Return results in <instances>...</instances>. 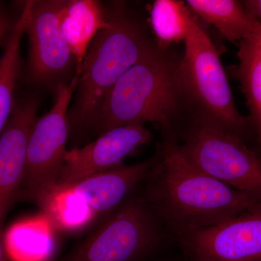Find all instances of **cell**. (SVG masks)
<instances>
[{
  "label": "cell",
  "mask_w": 261,
  "mask_h": 261,
  "mask_svg": "<svg viewBox=\"0 0 261 261\" xmlns=\"http://www.w3.org/2000/svg\"><path fill=\"white\" fill-rule=\"evenodd\" d=\"M106 10L109 25L94 37L81 68L75 102L68 112L70 135L94 128L115 84L155 45L121 3Z\"/></svg>",
  "instance_id": "obj_3"
},
{
  "label": "cell",
  "mask_w": 261,
  "mask_h": 261,
  "mask_svg": "<svg viewBox=\"0 0 261 261\" xmlns=\"http://www.w3.org/2000/svg\"><path fill=\"white\" fill-rule=\"evenodd\" d=\"M179 73L192 112L217 122L243 139L249 120L239 112L219 51L188 9Z\"/></svg>",
  "instance_id": "obj_5"
},
{
  "label": "cell",
  "mask_w": 261,
  "mask_h": 261,
  "mask_svg": "<svg viewBox=\"0 0 261 261\" xmlns=\"http://www.w3.org/2000/svg\"><path fill=\"white\" fill-rule=\"evenodd\" d=\"M179 61L155 44L108 93L94 126L99 135L116 127L146 122L159 124L163 135H176L183 113L190 109Z\"/></svg>",
  "instance_id": "obj_2"
},
{
  "label": "cell",
  "mask_w": 261,
  "mask_h": 261,
  "mask_svg": "<svg viewBox=\"0 0 261 261\" xmlns=\"http://www.w3.org/2000/svg\"><path fill=\"white\" fill-rule=\"evenodd\" d=\"M80 75L54 89L56 101L49 112L37 118L33 127L25 169L17 199L39 203L58 185L70 136L68 107L78 87Z\"/></svg>",
  "instance_id": "obj_7"
},
{
  "label": "cell",
  "mask_w": 261,
  "mask_h": 261,
  "mask_svg": "<svg viewBox=\"0 0 261 261\" xmlns=\"http://www.w3.org/2000/svg\"><path fill=\"white\" fill-rule=\"evenodd\" d=\"M14 24L15 22L13 23L10 15L0 5V42L8 32H11Z\"/></svg>",
  "instance_id": "obj_20"
},
{
  "label": "cell",
  "mask_w": 261,
  "mask_h": 261,
  "mask_svg": "<svg viewBox=\"0 0 261 261\" xmlns=\"http://www.w3.org/2000/svg\"><path fill=\"white\" fill-rule=\"evenodd\" d=\"M237 75L251 118L261 111V22L255 19L248 37L240 42Z\"/></svg>",
  "instance_id": "obj_18"
},
{
  "label": "cell",
  "mask_w": 261,
  "mask_h": 261,
  "mask_svg": "<svg viewBox=\"0 0 261 261\" xmlns=\"http://www.w3.org/2000/svg\"><path fill=\"white\" fill-rule=\"evenodd\" d=\"M0 261H1V256H0Z\"/></svg>",
  "instance_id": "obj_24"
},
{
  "label": "cell",
  "mask_w": 261,
  "mask_h": 261,
  "mask_svg": "<svg viewBox=\"0 0 261 261\" xmlns=\"http://www.w3.org/2000/svg\"><path fill=\"white\" fill-rule=\"evenodd\" d=\"M177 241L187 261H261V200L232 219Z\"/></svg>",
  "instance_id": "obj_9"
},
{
  "label": "cell",
  "mask_w": 261,
  "mask_h": 261,
  "mask_svg": "<svg viewBox=\"0 0 261 261\" xmlns=\"http://www.w3.org/2000/svg\"><path fill=\"white\" fill-rule=\"evenodd\" d=\"M174 138L184 155L202 172L261 200V159L238 135L198 113Z\"/></svg>",
  "instance_id": "obj_4"
},
{
  "label": "cell",
  "mask_w": 261,
  "mask_h": 261,
  "mask_svg": "<svg viewBox=\"0 0 261 261\" xmlns=\"http://www.w3.org/2000/svg\"><path fill=\"white\" fill-rule=\"evenodd\" d=\"M157 154L141 194L176 240L232 219L261 200L195 167L172 135L163 136Z\"/></svg>",
  "instance_id": "obj_1"
},
{
  "label": "cell",
  "mask_w": 261,
  "mask_h": 261,
  "mask_svg": "<svg viewBox=\"0 0 261 261\" xmlns=\"http://www.w3.org/2000/svg\"><path fill=\"white\" fill-rule=\"evenodd\" d=\"M62 0H33L25 34L29 40L27 75L39 87L68 84L76 64L59 23Z\"/></svg>",
  "instance_id": "obj_8"
},
{
  "label": "cell",
  "mask_w": 261,
  "mask_h": 261,
  "mask_svg": "<svg viewBox=\"0 0 261 261\" xmlns=\"http://www.w3.org/2000/svg\"><path fill=\"white\" fill-rule=\"evenodd\" d=\"M152 139V132L141 123L111 128L84 147L67 151L58 185L68 186L122 166L127 157Z\"/></svg>",
  "instance_id": "obj_10"
},
{
  "label": "cell",
  "mask_w": 261,
  "mask_h": 261,
  "mask_svg": "<svg viewBox=\"0 0 261 261\" xmlns=\"http://www.w3.org/2000/svg\"><path fill=\"white\" fill-rule=\"evenodd\" d=\"M37 205L56 230L77 231L97 219L84 197L70 186L57 185Z\"/></svg>",
  "instance_id": "obj_17"
},
{
  "label": "cell",
  "mask_w": 261,
  "mask_h": 261,
  "mask_svg": "<svg viewBox=\"0 0 261 261\" xmlns=\"http://www.w3.org/2000/svg\"><path fill=\"white\" fill-rule=\"evenodd\" d=\"M157 162L156 154L147 161L129 166L123 164L68 186L84 197L102 222L147 180Z\"/></svg>",
  "instance_id": "obj_12"
},
{
  "label": "cell",
  "mask_w": 261,
  "mask_h": 261,
  "mask_svg": "<svg viewBox=\"0 0 261 261\" xmlns=\"http://www.w3.org/2000/svg\"><path fill=\"white\" fill-rule=\"evenodd\" d=\"M168 233L135 192L61 261H148L161 255Z\"/></svg>",
  "instance_id": "obj_6"
},
{
  "label": "cell",
  "mask_w": 261,
  "mask_h": 261,
  "mask_svg": "<svg viewBox=\"0 0 261 261\" xmlns=\"http://www.w3.org/2000/svg\"><path fill=\"white\" fill-rule=\"evenodd\" d=\"M32 0L25 2L20 16L15 22L0 58V135L14 109V92L20 75L22 59L20 44L30 16Z\"/></svg>",
  "instance_id": "obj_16"
},
{
  "label": "cell",
  "mask_w": 261,
  "mask_h": 261,
  "mask_svg": "<svg viewBox=\"0 0 261 261\" xmlns=\"http://www.w3.org/2000/svg\"><path fill=\"white\" fill-rule=\"evenodd\" d=\"M56 231L42 214L17 221L5 232L7 256L10 261H51L58 250Z\"/></svg>",
  "instance_id": "obj_14"
},
{
  "label": "cell",
  "mask_w": 261,
  "mask_h": 261,
  "mask_svg": "<svg viewBox=\"0 0 261 261\" xmlns=\"http://www.w3.org/2000/svg\"><path fill=\"white\" fill-rule=\"evenodd\" d=\"M242 3L249 14L261 22V0H248Z\"/></svg>",
  "instance_id": "obj_21"
},
{
  "label": "cell",
  "mask_w": 261,
  "mask_h": 261,
  "mask_svg": "<svg viewBox=\"0 0 261 261\" xmlns=\"http://www.w3.org/2000/svg\"><path fill=\"white\" fill-rule=\"evenodd\" d=\"M59 23L75 59V74L80 75L91 42L99 31L109 25L107 10L96 0H62Z\"/></svg>",
  "instance_id": "obj_13"
},
{
  "label": "cell",
  "mask_w": 261,
  "mask_h": 261,
  "mask_svg": "<svg viewBox=\"0 0 261 261\" xmlns=\"http://www.w3.org/2000/svg\"><path fill=\"white\" fill-rule=\"evenodd\" d=\"M148 261H187L183 255H159Z\"/></svg>",
  "instance_id": "obj_22"
},
{
  "label": "cell",
  "mask_w": 261,
  "mask_h": 261,
  "mask_svg": "<svg viewBox=\"0 0 261 261\" xmlns=\"http://www.w3.org/2000/svg\"><path fill=\"white\" fill-rule=\"evenodd\" d=\"M190 11L214 25L230 42H242L252 32L255 18L242 2L235 0H187Z\"/></svg>",
  "instance_id": "obj_15"
},
{
  "label": "cell",
  "mask_w": 261,
  "mask_h": 261,
  "mask_svg": "<svg viewBox=\"0 0 261 261\" xmlns=\"http://www.w3.org/2000/svg\"><path fill=\"white\" fill-rule=\"evenodd\" d=\"M188 8L176 0L154 1L149 11V21L158 47L168 49L172 44L184 42L187 32Z\"/></svg>",
  "instance_id": "obj_19"
},
{
  "label": "cell",
  "mask_w": 261,
  "mask_h": 261,
  "mask_svg": "<svg viewBox=\"0 0 261 261\" xmlns=\"http://www.w3.org/2000/svg\"><path fill=\"white\" fill-rule=\"evenodd\" d=\"M39 106V100L33 97L14 106L0 135V228L18 197Z\"/></svg>",
  "instance_id": "obj_11"
},
{
  "label": "cell",
  "mask_w": 261,
  "mask_h": 261,
  "mask_svg": "<svg viewBox=\"0 0 261 261\" xmlns=\"http://www.w3.org/2000/svg\"><path fill=\"white\" fill-rule=\"evenodd\" d=\"M252 121L255 127V132H256L257 139L261 145V111L257 113L256 116L252 118Z\"/></svg>",
  "instance_id": "obj_23"
}]
</instances>
